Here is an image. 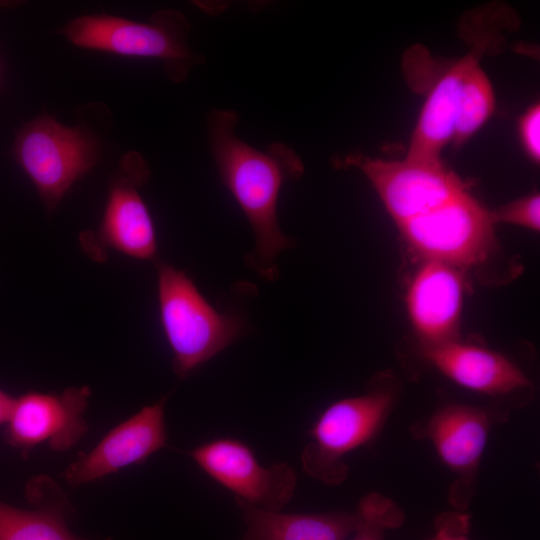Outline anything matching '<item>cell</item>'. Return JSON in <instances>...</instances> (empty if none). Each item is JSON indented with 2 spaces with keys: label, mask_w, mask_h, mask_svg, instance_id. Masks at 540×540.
Masks as SVG:
<instances>
[{
  "label": "cell",
  "mask_w": 540,
  "mask_h": 540,
  "mask_svg": "<svg viewBox=\"0 0 540 540\" xmlns=\"http://www.w3.org/2000/svg\"><path fill=\"white\" fill-rule=\"evenodd\" d=\"M237 122L234 110H213L207 118L208 142L221 180L254 234L246 263L261 278L274 281L279 275V254L294 245L279 225V193L286 182L302 176L304 166L296 152L283 143H274L265 151L250 146L236 135Z\"/></svg>",
  "instance_id": "6da1fadb"
},
{
  "label": "cell",
  "mask_w": 540,
  "mask_h": 540,
  "mask_svg": "<svg viewBox=\"0 0 540 540\" xmlns=\"http://www.w3.org/2000/svg\"><path fill=\"white\" fill-rule=\"evenodd\" d=\"M103 142L83 118L72 126L40 114L17 132L11 153L35 187L47 213H54L71 187L98 164Z\"/></svg>",
  "instance_id": "7a4b0ae2"
},
{
  "label": "cell",
  "mask_w": 540,
  "mask_h": 540,
  "mask_svg": "<svg viewBox=\"0 0 540 540\" xmlns=\"http://www.w3.org/2000/svg\"><path fill=\"white\" fill-rule=\"evenodd\" d=\"M190 23L183 13L164 9L147 22L109 14L76 17L59 33L76 47L127 57L153 58L163 63L174 83L186 80L192 67L204 62L187 42Z\"/></svg>",
  "instance_id": "3957f363"
},
{
  "label": "cell",
  "mask_w": 540,
  "mask_h": 540,
  "mask_svg": "<svg viewBox=\"0 0 540 540\" xmlns=\"http://www.w3.org/2000/svg\"><path fill=\"white\" fill-rule=\"evenodd\" d=\"M398 395L392 379L380 378L363 394L329 404L309 430V441L301 453L304 473L329 486L342 484L349 474L344 458L376 439Z\"/></svg>",
  "instance_id": "277c9868"
},
{
  "label": "cell",
  "mask_w": 540,
  "mask_h": 540,
  "mask_svg": "<svg viewBox=\"0 0 540 540\" xmlns=\"http://www.w3.org/2000/svg\"><path fill=\"white\" fill-rule=\"evenodd\" d=\"M162 328L173 354L172 367L185 378L239 338L241 319L210 305L184 271L155 262Z\"/></svg>",
  "instance_id": "5b68a950"
},
{
  "label": "cell",
  "mask_w": 540,
  "mask_h": 540,
  "mask_svg": "<svg viewBox=\"0 0 540 540\" xmlns=\"http://www.w3.org/2000/svg\"><path fill=\"white\" fill-rule=\"evenodd\" d=\"M496 222L467 190L440 207L397 225L409 250L464 270L487 262L496 252Z\"/></svg>",
  "instance_id": "8992f818"
},
{
  "label": "cell",
  "mask_w": 540,
  "mask_h": 540,
  "mask_svg": "<svg viewBox=\"0 0 540 540\" xmlns=\"http://www.w3.org/2000/svg\"><path fill=\"white\" fill-rule=\"evenodd\" d=\"M149 177V166L139 152L122 155L108 183L99 226L79 235L80 246L90 259L104 262L108 251L116 250L135 259L157 260L153 221L140 193Z\"/></svg>",
  "instance_id": "52a82bcc"
},
{
  "label": "cell",
  "mask_w": 540,
  "mask_h": 540,
  "mask_svg": "<svg viewBox=\"0 0 540 540\" xmlns=\"http://www.w3.org/2000/svg\"><path fill=\"white\" fill-rule=\"evenodd\" d=\"M509 411L449 403L411 427L417 439L429 441L453 476L448 501L456 511H467L478 487L481 460L494 425L504 423Z\"/></svg>",
  "instance_id": "ba28073f"
},
{
  "label": "cell",
  "mask_w": 540,
  "mask_h": 540,
  "mask_svg": "<svg viewBox=\"0 0 540 540\" xmlns=\"http://www.w3.org/2000/svg\"><path fill=\"white\" fill-rule=\"evenodd\" d=\"M336 164L363 172L396 225L432 211L467 190L441 160H383L351 153Z\"/></svg>",
  "instance_id": "9c48e42d"
},
{
  "label": "cell",
  "mask_w": 540,
  "mask_h": 540,
  "mask_svg": "<svg viewBox=\"0 0 540 540\" xmlns=\"http://www.w3.org/2000/svg\"><path fill=\"white\" fill-rule=\"evenodd\" d=\"M189 455L205 474L249 505L280 511L295 493L297 475L290 465L263 466L239 439L216 438L196 446Z\"/></svg>",
  "instance_id": "30bf717a"
},
{
  "label": "cell",
  "mask_w": 540,
  "mask_h": 540,
  "mask_svg": "<svg viewBox=\"0 0 540 540\" xmlns=\"http://www.w3.org/2000/svg\"><path fill=\"white\" fill-rule=\"evenodd\" d=\"M90 395V389L82 386L60 394L28 392L15 398L6 440L26 452L42 443L56 451L70 449L87 432L83 415Z\"/></svg>",
  "instance_id": "8fae6325"
},
{
  "label": "cell",
  "mask_w": 540,
  "mask_h": 540,
  "mask_svg": "<svg viewBox=\"0 0 540 540\" xmlns=\"http://www.w3.org/2000/svg\"><path fill=\"white\" fill-rule=\"evenodd\" d=\"M167 396L144 406L136 414L110 430L88 453L81 455L65 471L72 486L101 479L122 468L144 462L167 443L165 403Z\"/></svg>",
  "instance_id": "7c38bea8"
},
{
  "label": "cell",
  "mask_w": 540,
  "mask_h": 540,
  "mask_svg": "<svg viewBox=\"0 0 540 540\" xmlns=\"http://www.w3.org/2000/svg\"><path fill=\"white\" fill-rule=\"evenodd\" d=\"M464 272L446 263L422 260L406 292V309L420 347L459 339Z\"/></svg>",
  "instance_id": "4fadbf2b"
},
{
  "label": "cell",
  "mask_w": 540,
  "mask_h": 540,
  "mask_svg": "<svg viewBox=\"0 0 540 540\" xmlns=\"http://www.w3.org/2000/svg\"><path fill=\"white\" fill-rule=\"evenodd\" d=\"M422 356L457 385L496 399H528L533 384L505 355L459 339L421 348ZM522 401V400H521Z\"/></svg>",
  "instance_id": "5bb4252c"
},
{
  "label": "cell",
  "mask_w": 540,
  "mask_h": 540,
  "mask_svg": "<svg viewBox=\"0 0 540 540\" xmlns=\"http://www.w3.org/2000/svg\"><path fill=\"white\" fill-rule=\"evenodd\" d=\"M480 52L469 53L439 79L422 107L406 157L440 161L443 147L453 138L460 89Z\"/></svg>",
  "instance_id": "9a60e30c"
},
{
  "label": "cell",
  "mask_w": 540,
  "mask_h": 540,
  "mask_svg": "<svg viewBox=\"0 0 540 540\" xmlns=\"http://www.w3.org/2000/svg\"><path fill=\"white\" fill-rule=\"evenodd\" d=\"M235 503L246 527L238 540H347L357 521L355 512L282 513Z\"/></svg>",
  "instance_id": "2e32d148"
},
{
  "label": "cell",
  "mask_w": 540,
  "mask_h": 540,
  "mask_svg": "<svg viewBox=\"0 0 540 540\" xmlns=\"http://www.w3.org/2000/svg\"><path fill=\"white\" fill-rule=\"evenodd\" d=\"M29 490L33 491L29 496L35 505L32 510L0 502V540H90L68 528L62 496H44L37 482Z\"/></svg>",
  "instance_id": "e0dca14e"
},
{
  "label": "cell",
  "mask_w": 540,
  "mask_h": 540,
  "mask_svg": "<svg viewBox=\"0 0 540 540\" xmlns=\"http://www.w3.org/2000/svg\"><path fill=\"white\" fill-rule=\"evenodd\" d=\"M495 108V97L488 76L476 62L464 77L458 102L452 141L461 146L488 120Z\"/></svg>",
  "instance_id": "ac0fdd59"
},
{
  "label": "cell",
  "mask_w": 540,
  "mask_h": 540,
  "mask_svg": "<svg viewBox=\"0 0 540 540\" xmlns=\"http://www.w3.org/2000/svg\"><path fill=\"white\" fill-rule=\"evenodd\" d=\"M355 514L357 521L351 540H384L385 532L401 527L406 518L396 502L379 492L364 495Z\"/></svg>",
  "instance_id": "d6986e66"
},
{
  "label": "cell",
  "mask_w": 540,
  "mask_h": 540,
  "mask_svg": "<svg viewBox=\"0 0 540 540\" xmlns=\"http://www.w3.org/2000/svg\"><path fill=\"white\" fill-rule=\"evenodd\" d=\"M495 222H504L533 231L540 228V197L533 193L518 198L493 212Z\"/></svg>",
  "instance_id": "ffe728a7"
},
{
  "label": "cell",
  "mask_w": 540,
  "mask_h": 540,
  "mask_svg": "<svg viewBox=\"0 0 540 540\" xmlns=\"http://www.w3.org/2000/svg\"><path fill=\"white\" fill-rule=\"evenodd\" d=\"M470 527L471 518L466 511H445L435 518L430 540H470Z\"/></svg>",
  "instance_id": "44dd1931"
},
{
  "label": "cell",
  "mask_w": 540,
  "mask_h": 540,
  "mask_svg": "<svg viewBox=\"0 0 540 540\" xmlns=\"http://www.w3.org/2000/svg\"><path fill=\"white\" fill-rule=\"evenodd\" d=\"M540 107L534 104L522 115L519 123L520 137L529 158L535 163L540 159Z\"/></svg>",
  "instance_id": "7402d4cb"
},
{
  "label": "cell",
  "mask_w": 540,
  "mask_h": 540,
  "mask_svg": "<svg viewBox=\"0 0 540 540\" xmlns=\"http://www.w3.org/2000/svg\"><path fill=\"white\" fill-rule=\"evenodd\" d=\"M15 398L0 389V424L7 423Z\"/></svg>",
  "instance_id": "603a6c76"
},
{
  "label": "cell",
  "mask_w": 540,
  "mask_h": 540,
  "mask_svg": "<svg viewBox=\"0 0 540 540\" xmlns=\"http://www.w3.org/2000/svg\"><path fill=\"white\" fill-rule=\"evenodd\" d=\"M19 2H13V1H0V7H11L13 5H18Z\"/></svg>",
  "instance_id": "cb8c5ba5"
}]
</instances>
